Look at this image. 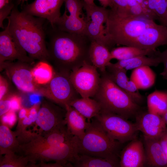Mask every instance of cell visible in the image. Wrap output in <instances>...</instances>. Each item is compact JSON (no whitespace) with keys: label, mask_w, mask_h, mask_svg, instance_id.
<instances>
[{"label":"cell","mask_w":167,"mask_h":167,"mask_svg":"<svg viewBox=\"0 0 167 167\" xmlns=\"http://www.w3.org/2000/svg\"><path fill=\"white\" fill-rule=\"evenodd\" d=\"M79 139L65 123L20 144L16 153L27 157L30 167L52 161L62 167H73L79 154Z\"/></svg>","instance_id":"6da1fadb"},{"label":"cell","mask_w":167,"mask_h":167,"mask_svg":"<svg viewBox=\"0 0 167 167\" xmlns=\"http://www.w3.org/2000/svg\"><path fill=\"white\" fill-rule=\"evenodd\" d=\"M51 27L47 49L50 61L58 71L70 73L86 62L91 63L89 53L92 41L88 36Z\"/></svg>","instance_id":"7a4b0ae2"},{"label":"cell","mask_w":167,"mask_h":167,"mask_svg":"<svg viewBox=\"0 0 167 167\" xmlns=\"http://www.w3.org/2000/svg\"><path fill=\"white\" fill-rule=\"evenodd\" d=\"M19 2L18 0L7 19L10 33L30 58L50 61L44 26L46 19L19 11L18 8Z\"/></svg>","instance_id":"3957f363"},{"label":"cell","mask_w":167,"mask_h":167,"mask_svg":"<svg viewBox=\"0 0 167 167\" xmlns=\"http://www.w3.org/2000/svg\"><path fill=\"white\" fill-rule=\"evenodd\" d=\"M101 74L99 88L93 97L101 109L126 119L138 115L141 109L139 104L113 81L107 71Z\"/></svg>","instance_id":"277c9868"},{"label":"cell","mask_w":167,"mask_h":167,"mask_svg":"<svg viewBox=\"0 0 167 167\" xmlns=\"http://www.w3.org/2000/svg\"><path fill=\"white\" fill-rule=\"evenodd\" d=\"M155 23L147 18L119 15L109 9L105 23L106 35L112 47L116 45L131 46L146 28Z\"/></svg>","instance_id":"5b68a950"},{"label":"cell","mask_w":167,"mask_h":167,"mask_svg":"<svg viewBox=\"0 0 167 167\" xmlns=\"http://www.w3.org/2000/svg\"><path fill=\"white\" fill-rule=\"evenodd\" d=\"M121 143L110 137L95 118L88 122L85 134L79 139V154L119 161Z\"/></svg>","instance_id":"8992f818"},{"label":"cell","mask_w":167,"mask_h":167,"mask_svg":"<svg viewBox=\"0 0 167 167\" xmlns=\"http://www.w3.org/2000/svg\"><path fill=\"white\" fill-rule=\"evenodd\" d=\"M70 74L64 71H55L49 83L41 85L38 94L65 108L80 96L71 81Z\"/></svg>","instance_id":"52a82bcc"},{"label":"cell","mask_w":167,"mask_h":167,"mask_svg":"<svg viewBox=\"0 0 167 167\" xmlns=\"http://www.w3.org/2000/svg\"><path fill=\"white\" fill-rule=\"evenodd\" d=\"M94 118L110 137L121 144L136 138L139 130L136 124L121 116L101 109Z\"/></svg>","instance_id":"ba28073f"},{"label":"cell","mask_w":167,"mask_h":167,"mask_svg":"<svg viewBox=\"0 0 167 167\" xmlns=\"http://www.w3.org/2000/svg\"><path fill=\"white\" fill-rule=\"evenodd\" d=\"M84 8L86 14V24L84 34L92 41H96L108 48L112 46L106 35L105 23L109 10L95 4L87 3L83 1Z\"/></svg>","instance_id":"9c48e42d"},{"label":"cell","mask_w":167,"mask_h":167,"mask_svg":"<svg viewBox=\"0 0 167 167\" xmlns=\"http://www.w3.org/2000/svg\"><path fill=\"white\" fill-rule=\"evenodd\" d=\"M50 101H43L33 126L37 136L46 133L66 123L65 108Z\"/></svg>","instance_id":"30bf717a"},{"label":"cell","mask_w":167,"mask_h":167,"mask_svg":"<svg viewBox=\"0 0 167 167\" xmlns=\"http://www.w3.org/2000/svg\"><path fill=\"white\" fill-rule=\"evenodd\" d=\"M70 78L82 97H93L99 88L101 79L97 68L89 62L72 71Z\"/></svg>","instance_id":"8fae6325"},{"label":"cell","mask_w":167,"mask_h":167,"mask_svg":"<svg viewBox=\"0 0 167 167\" xmlns=\"http://www.w3.org/2000/svg\"><path fill=\"white\" fill-rule=\"evenodd\" d=\"M29 64L19 61H6L0 66V71L5 70L8 77L20 91L38 94L41 85L35 81L32 73V68Z\"/></svg>","instance_id":"7c38bea8"},{"label":"cell","mask_w":167,"mask_h":167,"mask_svg":"<svg viewBox=\"0 0 167 167\" xmlns=\"http://www.w3.org/2000/svg\"><path fill=\"white\" fill-rule=\"evenodd\" d=\"M65 9L53 27L66 32L84 34L86 26V16L83 13V1L64 0Z\"/></svg>","instance_id":"4fadbf2b"},{"label":"cell","mask_w":167,"mask_h":167,"mask_svg":"<svg viewBox=\"0 0 167 167\" xmlns=\"http://www.w3.org/2000/svg\"><path fill=\"white\" fill-rule=\"evenodd\" d=\"M15 60L31 63L34 60L27 55L10 33L9 25L0 32V66L6 61Z\"/></svg>","instance_id":"5bb4252c"},{"label":"cell","mask_w":167,"mask_h":167,"mask_svg":"<svg viewBox=\"0 0 167 167\" xmlns=\"http://www.w3.org/2000/svg\"><path fill=\"white\" fill-rule=\"evenodd\" d=\"M64 0H35L23 5L22 11L33 16L44 19L53 27L60 17V9Z\"/></svg>","instance_id":"9a60e30c"},{"label":"cell","mask_w":167,"mask_h":167,"mask_svg":"<svg viewBox=\"0 0 167 167\" xmlns=\"http://www.w3.org/2000/svg\"><path fill=\"white\" fill-rule=\"evenodd\" d=\"M167 45V28L155 23L146 28L131 46L141 49L156 50V49Z\"/></svg>","instance_id":"2e32d148"},{"label":"cell","mask_w":167,"mask_h":167,"mask_svg":"<svg viewBox=\"0 0 167 167\" xmlns=\"http://www.w3.org/2000/svg\"><path fill=\"white\" fill-rule=\"evenodd\" d=\"M136 124L139 131L146 137L159 138L167 128L161 115L149 112L137 115Z\"/></svg>","instance_id":"e0dca14e"},{"label":"cell","mask_w":167,"mask_h":167,"mask_svg":"<svg viewBox=\"0 0 167 167\" xmlns=\"http://www.w3.org/2000/svg\"><path fill=\"white\" fill-rule=\"evenodd\" d=\"M146 163L144 147L142 142L135 138L127 144L121 152V167H142Z\"/></svg>","instance_id":"ac0fdd59"},{"label":"cell","mask_w":167,"mask_h":167,"mask_svg":"<svg viewBox=\"0 0 167 167\" xmlns=\"http://www.w3.org/2000/svg\"><path fill=\"white\" fill-rule=\"evenodd\" d=\"M41 102L36 103L29 108L22 106L18 111V123L14 132L19 141L32 131Z\"/></svg>","instance_id":"d6986e66"},{"label":"cell","mask_w":167,"mask_h":167,"mask_svg":"<svg viewBox=\"0 0 167 167\" xmlns=\"http://www.w3.org/2000/svg\"><path fill=\"white\" fill-rule=\"evenodd\" d=\"M143 137L145 164L150 167H167V159L158 138Z\"/></svg>","instance_id":"ffe728a7"},{"label":"cell","mask_w":167,"mask_h":167,"mask_svg":"<svg viewBox=\"0 0 167 167\" xmlns=\"http://www.w3.org/2000/svg\"><path fill=\"white\" fill-rule=\"evenodd\" d=\"M107 72L113 81L123 90L137 104L143 101V96L135 84L128 78L124 68L107 70Z\"/></svg>","instance_id":"44dd1931"},{"label":"cell","mask_w":167,"mask_h":167,"mask_svg":"<svg viewBox=\"0 0 167 167\" xmlns=\"http://www.w3.org/2000/svg\"><path fill=\"white\" fill-rule=\"evenodd\" d=\"M161 63V59L158 55L150 57L140 56L118 60L114 63L110 62L107 66L106 69L124 68L127 71L145 66H157Z\"/></svg>","instance_id":"7402d4cb"},{"label":"cell","mask_w":167,"mask_h":167,"mask_svg":"<svg viewBox=\"0 0 167 167\" xmlns=\"http://www.w3.org/2000/svg\"><path fill=\"white\" fill-rule=\"evenodd\" d=\"M89 58L92 64L101 73L106 71V67L112 59L110 51L105 45L92 41L89 49Z\"/></svg>","instance_id":"603a6c76"},{"label":"cell","mask_w":167,"mask_h":167,"mask_svg":"<svg viewBox=\"0 0 167 167\" xmlns=\"http://www.w3.org/2000/svg\"><path fill=\"white\" fill-rule=\"evenodd\" d=\"M65 120L67 127L71 133L81 139L85 134L88 122L87 119L73 107L66 105Z\"/></svg>","instance_id":"cb8c5ba5"},{"label":"cell","mask_w":167,"mask_h":167,"mask_svg":"<svg viewBox=\"0 0 167 167\" xmlns=\"http://www.w3.org/2000/svg\"><path fill=\"white\" fill-rule=\"evenodd\" d=\"M69 105L85 117L88 122H90L92 118L96 117L101 109V105L98 102L88 97L76 99Z\"/></svg>","instance_id":"d4e9b609"},{"label":"cell","mask_w":167,"mask_h":167,"mask_svg":"<svg viewBox=\"0 0 167 167\" xmlns=\"http://www.w3.org/2000/svg\"><path fill=\"white\" fill-rule=\"evenodd\" d=\"M156 75L150 66H145L133 69L130 80L132 81L139 89H146L154 84Z\"/></svg>","instance_id":"484cf974"},{"label":"cell","mask_w":167,"mask_h":167,"mask_svg":"<svg viewBox=\"0 0 167 167\" xmlns=\"http://www.w3.org/2000/svg\"><path fill=\"white\" fill-rule=\"evenodd\" d=\"M20 145L14 131L7 126L1 123L0 126V155L16 153Z\"/></svg>","instance_id":"4316f807"},{"label":"cell","mask_w":167,"mask_h":167,"mask_svg":"<svg viewBox=\"0 0 167 167\" xmlns=\"http://www.w3.org/2000/svg\"><path fill=\"white\" fill-rule=\"evenodd\" d=\"M157 51L141 49L134 46H126L113 48L110 51L112 59L125 60L143 56H157Z\"/></svg>","instance_id":"83f0119b"},{"label":"cell","mask_w":167,"mask_h":167,"mask_svg":"<svg viewBox=\"0 0 167 167\" xmlns=\"http://www.w3.org/2000/svg\"><path fill=\"white\" fill-rule=\"evenodd\" d=\"M119 166V161L102 157L79 154L73 167H114Z\"/></svg>","instance_id":"f1b7e54d"},{"label":"cell","mask_w":167,"mask_h":167,"mask_svg":"<svg viewBox=\"0 0 167 167\" xmlns=\"http://www.w3.org/2000/svg\"><path fill=\"white\" fill-rule=\"evenodd\" d=\"M148 112L161 115L167 109V93L155 90L147 98Z\"/></svg>","instance_id":"f546056e"},{"label":"cell","mask_w":167,"mask_h":167,"mask_svg":"<svg viewBox=\"0 0 167 167\" xmlns=\"http://www.w3.org/2000/svg\"><path fill=\"white\" fill-rule=\"evenodd\" d=\"M55 71L47 61H39L32 68V73L35 82L39 85L49 83L55 74Z\"/></svg>","instance_id":"4dcf8cb0"},{"label":"cell","mask_w":167,"mask_h":167,"mask_svg":"<svg viewBox=\"0 0 167 167\" xmlns=\"http://www.w3.org/2000/svg\"><path fill=\"white\" fill-rule=\"evenodd\" d=\"M29 163L27 157L15 152H10L4 155L1 158L0 167H28Z\"/></svg>","instance_id":"1f68e13d"},{"label":"cell","mask_w":167,"mask_h":167,"mask_svg":"<svg viewBox=\"0 0 167 167\" xmlns=\"http://www.w3.org/2000/svg\"><path fill=\"white\" fill-rule=\"evenodd\" d=\"M144 3L158 17L161 24L167 14L166 0H144Z\"/></svg>","instance_id":"d6a6232c"},{"label":"cell","mask_w":167,"mask_h":167,"mask_svg":"<svg viewBox=\"0 0 167 167\" xmlns=\"http://www.w3.org/2000/svg\"><path fill=\"white\" fill-rule=\"evenodd\" d=\"M127 15L143 17L150 19H159L158 17L150 11L144 3L137 2L129 6Z\"/></svg>","instance_id":"836d02e7"},{"label":"cell","mask_w":167,"mask_h":167,"mask_svg":"<svg viewBox=\"0 0 167 167\" xmlns=\"http://www.w3.org/2000/svg\"><path fill=\"white\" fill-rule=\"evenodd\" d=\"M16 2L14 0H0V27L5 28L3 22L10 15Z\"/></svg>","instance_id":"e575fe53"},{"label":"cell","mask_w":167,"mask_h":167,"mask_svg":"<svg viewBox=\"0 0 167 167\" xmlns=\"http://www.w3.org/2000/svg\"><path fill=\"white\" fill-rule=\"evenodd\" d=\"M112 3L111 10L117 14L127 15L129 7V0H111Z\"/></svg>","instance_id":"d590c367"},{"label":"cell","mask_w":167,"mask_h":167,"mask_svg":"<svg viewBox=\"0 0 167 167\" xmlns=\"http://www.w3.org/2000/svg\"><path fill=\"white\" fill-rule=\"evenodd\" d=\"M16 112L10 110L8 112L0 116L1 123L11 128L15 124L17 117Z\"/></svg>","instance_id":"8d00e7d4"},{"label":"cell","mask_w":167,"mask_h":167,"mask_svg":"<svg viewBox=\"0 0 167 167\" xmlns=\"http://www.w3.org/2000/svg\"><path fill=\"white\" fill-rule=\"evenodd\" d=\"M11 103L10 96L7 93L0 100V116L11 110Z\"/></svg>","instance_id":"74e56055"},{"label":"cell","mask_w":167,"mask_h":167,"mask_svg":"<svg viewBox=\"0 0 167 167\" xmlns=\"http://www.w3.org/2000/svg\"><path fill=\"white\" fill-rule=\"evenodd\" d=\"M9 96L11 103V110L18 111L22 107L21 97L16 94H9Z\"/></svg>","instance_id":"f35d334b"},{"label":"cell","mask_w":167,"mask_h":167,"mask_svg":"<svg viewBox=\"0 0 167 167\" xmlns=\"http://www.w3.org/2000/svg\"><path fill=\"white\" fill-rule=\"evenodd\" d=\"M157 55L160 58L164 67L163 71L160 75L164 79L167 80V49L162 52L158 51Z\"/></svg>","instance_id":"ab89813d"},{"label":"cell","mask_w":167,"mask_h":167,"mask_svg":"<svg viewBox=\"0 0 167 167\" xmlns=\"http://www.w3.org/2000/svg\"><path fill=\"white\" fill-rule=\"evenodd\" d=\"M9 84L7 81L1 75H0V100L8 93Z\"/></svg>","instance_id":"60d3db41"},{"label":"cell","mask_w":167,"mask_h":167,"mask_svg":"<svg viewBox=\"0 0 167 167\" xmlns=\"http://www.w3.org/2000/svg\"><path fill=\"white\" fill-rule=\"evenodd\" d=\"M158 139L167 159V128Z\"/></svg>","instance_id":"b9f144b4"},{"label":"cell","mask_w":167,"mask_h":167,"mask_svg":"<svg viewBox=\"0 0 167 167\" xmlns=\"http://www.w3.org/2000/svg\"><path fill=\"white\" fill-rule=\"evenodd\" d=\"M35 167H62V166L59 164L57 163H46L39 164L36 165L35 166Z\"/></svg>","instance_id":"7bdbcfd3"},{"label":"cell","mask_w":167,"mask_h":167,"mask_svg":"<svg viewBox=\"0 0 167 167\" xmlns=\"http://www.w3.org/2000/svg\"><path fill=\"white\" fill-rule=\"evenodd\" d=\"M102 6L106 8L108 6L111 8L112 7V3L111 0H98Z\"/></svg>","instance_id":"ee69618b"},{"label":"cell","mask_w":167,"mask_h":167,"mask_svg":"<svg viewBox=\"0 0 167 167\" xmlns=\"http://www.w3.org/2000/svg\"><path fill=\"white\" fill-rule=\"evenodd\" d=\"M162 117L164 120L166 124H167V109L161 115Z\"/></svg>","instance_id":"f6af8a7d"},{"label":"cell","mask_w":167,"mask_h":167,"mask_svg":"<svg viewBox=\"0 0 167 167\" xmlns=\"http://www.w3.org/2000/svg\"><path fill=\"white\" fill-rule=\"evenodd\" d=\"M85 3L91 4H94V0H83Z\"/></svg>","instance_id":"bcb514c9"},{"label":"cell","mask_w":167,"mask_h":167,"mask_svg":"<svg viewBox=\"0 0 167 167\" xmlns=\"http://www.w3.org/2000/svg\"><path fill=\"white\" fill-rule=\"evenodd\" d=\"M161 24L164 25L167 28V14L166 18Z\"/></svg>","instance_id":"7dc6e473"},{"label":"cell","mask_w":167,"mask_h":167,"mask_svg":"<svg viewBox=\"0 0 167 167\" xmlns=\"http://www.w3.org/2000/svg\"><path fill=\"white\" fill-rule=\"evenodd\" d=\"M19 0L20 2L22 1H27L28 0Z\"/></svg>","instance_id":"c3c4849f"},{"label":"cell","mask_w":167,"mask_h":167,"mask_svg":"<svg viewBox=\"0 0 167 167\" xmlns=\"http://www.w3.org/2000/svg\"><path fill=\"white\" fill-rule=\"evenodd\" d=\"M166 4H167V0H166Z\"/></svg>","instance_id":"681fc988"}]
</instances>
